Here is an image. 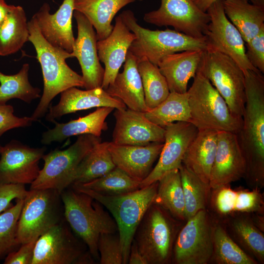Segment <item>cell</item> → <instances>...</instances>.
<instances>
[{"instance_id":"obj_35","label":"cell","mask_w":264,"mask_h":264,"mask_svg":"<svg viewBox=\"0 0 264 264\" xmlns=\"http://www.w3.org/2000/svg\"><path fill=\"white\" fill-rule=\"evenodd\" d=\"M144 114L151 122L163 128L176 122H190L187 92H170L163 102Z\"/></svg>"},{"instance_id":"obj_36","label":"cell","mask_w":264,"mask_h":264,"mask_svg":"<svg viewBox=\"0 0 264 264\" xmlns=\"http://www.w3.org/2000/svg\"><path fill=\"white\" fill-rule=\"evenodd\" d=\"M137 60V69L141 79L145 103L149 110L152 109L163 102L170 92L166 80L158 66L146 58Z\"/></svg>"},{"instance_id":"obj_4","label":"cell","mask_w":264,"mask_h":264,"mask_svg":"<svg viewBox=\"0 0 264 264\" xmlns=\"http://www.w3.org/2000/svg\"><path fill=\"white\" fill-rule=\"evenodd\" d=\"M158 182L135 191L118 195H105L94 191L71 186L86 193L101 203L112 215L119 236L123 264H128L130 250L136 229L155 197Z\"/></svg>"},{"instance_id":"obj_38","label":"cell","mask_w":264,"mask_h":264,"mask_svg":"<svg viewBox=\"0 0 264 264\" xmlns=\"http://www.w3.org/2000/svg\"><path fill=\"white\" fill-rule=\"evenodd\" d=\"M141 182L115 167L104 176L84 183L70 186L89 190L105 195H118L130 193L140 188Z\"/></svg>"},{"instance_id":"obj_3","label":"cell","mask_w":264,"mask_h":264,"mask_svg":"<svg viewBox=\"0 0 264 264\" xmlns=\"http://www.w3.org/2000/svg\"><path fill=\"white\" fill-rule=\"evenodd\" d=\"M60 195L65 220L93 258L99 260V237L103 233L118 232L115 220L101 203L86 193L72 188H66Z\"/></svg>"},{"instance_id":"obj_34","label":"cell","mask_w":264,"mask_h":264,"mask_svg":"<svg viewBox=\"0 0 264 264\" xmlns=\"http://www.w3.org/2000/svg\"><path fill=\"white\" fill-rule=\"evenodd\" d=\"M213 254L210 262L217 264H257L231 238L220 223H214Z\"/></svg>"},{"instance_id":"obj_24","label":"cell","mask_w":264,"mask_h":264,"mask_svg":"<svg viewBox=\"0 0 264 264\" xmlns=\"http://www.w3.org/2000/svg\"><path fill=\"white\" fill-rule=\"evenodd\" d=\"M137 59L128 51L123 70L105 90L110 96L122 101L128 108L142 112L149 109L145 101L141 79L137 69Z\"/></svg>"},{"instance_id":"obj_12","label":"cell","mask_w":264,"mask_h":264,"mask_svg":"<svg viewBox=\"0 0 264 264\" xmlns=\"http://www.w3.org/2000/svg\"><path fill=\"white\" fill-rule=\"evenodd\" d=\"M175 240L172 262L176 264H207L213 254L214 222L206 209L187 220Z\"/></svg>"},{"instance_id":"obj_32","label":"cell","mask_w":264,"mask_h":264,"mask_svg":"<svg viewBox=\"0 0 264 264\" xmlns=\"http://www.w3.org/2000/svg\"><path fill=\"white\" fill-rule=\"evenodd\" d=\"M109 142L97 143L74 171L71 184L84 183L100 177L116 166L109 150ZM70 185V186H71Z\"/></svg>"},{"instance_id":"obj_43","label":"cell","mask_w":264,"mask_h":264,"mask_svg":"<svg viewBox=\"0 0 264 264\" xmlns=\"http://www.w3.org/2000/svg\"><path fill=\"white\" fill-rule=\"evenodd\" d=\"M246 56L251 65L264 73V26L245 45Z\"/></svg>"},{"instance_id":"obj_46","label":"cell","mask_w":264,"mask_h":264,"mask_svg":"<svg viewBox=\"0 0 264 264\" xmlns=\"http://www.w3.org/2000/svg\"><path fill=\"white\" fill-rule=\"evenodd\" d=\"M27 191L21 184H0V214L12 206L14 199H24Z\"/></svg>"},{"instance_id":"obj_37","label":"cell","mask_w":264,"mask_h":264,"mask_svg":"<svg viewBox=\"0 0 264 264\" xmlns=\"http://www.w3.org/2000/svg\"><path fill=\"white\" fill-rule=\"evenodd\" d=\"M29 65L26 63L15 74L5 75L0 72V105L14 98L29 104L40 97V89L33 87L29 81Z\"/></svg>"},{"instance_id":"obj_8","label":"cell","mask_w":264,"mask_h":264,"mask_svg":"<svg viewBox=\"0 0 264 264\" xmlns=\"http://www.w3.org/2000/svg\"><path fill=\"white\" fill-rule=\"evenodd\" d=\"M101 142L100 137L88 134L80 135L68 148L56 149L44 154L42 157L44 167L30 184V190L53 189L61 194L70 186L72 176L83 158Z\"/></svg>"},{"instance_id":"obj_26","label":"cell","mask_w":264,"mask_h":264,"mask_svg":"<svg viewBox=\"0 0 264 264\" xmlns=\"http://www.w3.org/2000/svg\"><path fill=\"white\" fill-rule=\"evenodd\" d=\"M114 108L99 107L93 112L65 123L54 121L55 127L43 132L41 142L44 145L53 142H61L72 136L92 134L100 137L103 131L108 129L106 119Z\"/></svg>"},{"instance_id":"obj_49","label":"cell","mask_w":264,"mask_h":264,"mask_svg":"<svg viewBox=\"0 0 264 264\" xmlns=\"http://www.w3.org/2000/svg\"><path fill=\"white\" fill-rule=\"evenodd\" d=\"M218 0H192L196 6L204 12H207V10L211 5Z\"/></svg>"},{"instance_id":"obj_22","label":"cell","mask_w":264,"mask_h":264,"mask_svg":"<svg viewBox=\"0 0 264 264\" xmlns=\"http://www.w3.org/2000/svg\"><path fill=\"white\" fill-rule=\"evenodd\" d=\"M102 107L115 109L127 108L119 99L110 96L102 88L83 90L72 87L61 93L60 99L57 105L49 106L45 119L54 122L56 119L67 114Z\"/></svg>"},{"instance_id":"obj_18","label":"cell","mask_w":264,"mask_h":264,"mask_svg":"<svg viewBox=\"0 0 264 264\" xmlns=\"http://www.w3.org/2000/svg\"><path fill=\"white\" fill-rule=\"evenodd\" d=\"M112 142L118 145H145L164 143L165 128L149 120L144 112L129 108L116 109Z\"/></svg>"},{"instance_id":"obj_42","label":"cell","mask_w":264,"mask_h":264,"mask_svg":"<svg viewBox=\"0 0 264 264\" xmlns=\"http://www.w3.org/2000/svg\"><path fill=\"white\" fill-rule=\"evenodd\" d=\"M263 210V198L259 189L237 191L233 214H262Z\"/></svg>"},{"instance_id":"obj_16","label":"cell","mask_w":264,"mask_h":264,"mask_svg":"<svg viewBox=\"0 0 264 264\" xmlns=\"http://www.w3.org/2000/svg\"><path fill=\"white\" fill-rule=\"evenodd\" d=\"M198 131L189 122H176L167 126L158 160L148 176L141 182L140 188L158 181L173 170L179 169L184 154Z\"/></svg>"},{"instance_id":"obj_10","label":"cell","mask_w":264,"mask_h":264,"mask_svg":"<svg viewBox=\"0 0 264 264\" xmlns=\"http://www.w3.org/2000/svg\"><path fill=\"white\" fill-rule=\"evenodd\" d=\"M60 193L53 189L30 190L24 198L18 223L17 236L22 244L37 240L64 219Z\"/></svg>"},{"instance_id":"obj_52","label":"cell","mask_w":264,"mask_h":264,"mask_svg":"<svg viewBox=\"0 0 264 264\" xmlns=\"http://www.w3.org/2000/svg\"><path fill=\"white\" fill-rule=\"evenodd\" d=\"M1 148H2V146H1L0 145V151H1Z\"/></svg>"},{"instance_id":"obj_5","label":"cell","mask_w":264,"mask_h":264,"mask_svg":"<svg viewBox=\"0 0 264 264\" xmlns=\"http://www.w3.org/2000/svg\"><path fill=\"white\" fill-rule=\"evenodd\" d=\"M128 29L135 35L129 50L137 60L147 58L154 65L164 57L186 50L207 49L205 37L195 38L176 30H152L140 26L134 13L130 10L120 15Z\"/></svg>"},{"instance_id":"obj_13","label":"cell","mask_w":264,"mask_h":264,"mask_svg":"<svg viewBox=\"0 0 264 264\" xmlns=\"http://www.w3.org/2000/svg\"><path fill=\"white\" fill-rule=\"evenodd\" d=\"M207 13L210 21L203 32L207 49L217 50L228 56L244 73L248 70L259 71L247 59L244 41L239 30L226 17L222 0L213 3Z\"/></svg>"},{"instance_id":"obj_41","label":"cell","mask_w":264,"mask_h":264,"mask_svg":"<svg viewBox=\"0 0 264 264\" xmlns=\"http://www.w3.org/2000/svg\"><path fill=\"white\" fill-rule=\"evenodd\" d=\"M101 264H123V255L118 233L101 234L98 241Z\"/></svg>"},{"instance_id":"obj_44","label":"cell","mask_w":264,"mask_h":264,"mask_svg":"<svg viewBox=\"0 0 264 264\" xmlns=\"http://www.w3.org/2000/svg\"><path fill=\"white\" fill-rule=\"evenodd\" d=\"M226 185L214 189L213 202L216 211L222 216L233 214L237 191Z\"/></svg>"},{"instance_id":"obj_6","label":"cell","mask_w":264,"mask_h":264,"mask_svg":"<svg viewBox=\"0 0 264 264\" xmlns=\"http://www.w3.org/2000/svg\"><path fill=\"white\" fill-rule=\"evenodd\" d=\"M188 89L190 122L198 130H213L237 133L242 118L234 115L209 80L198 71Z\"/></svg>"},{"instance_id":"obj_47","label":"cell","mask_w":264,"mask_h":264,"mask_svg":"<svg viewBox=\"0 0 264 264\" xmlns=\"http://www.w3.org/2000/svg\"><path fill=\"white\" fill-rule=\"evenodd\" d=\"M37 240L22 244L17 250L5 257L3 264H32Z\"/></svg>"},{"instance_id":"obj_20","label":"cell","mask_w":264,"mask_h":264,"mask_svg":"<svg viewBox=\"0 0 264 264\" xmlns=\"http://www.w3.org/2000/svg\"><path fill=\"white\" fill-rule=\"evenodd\" d=\"M47 3H44L34 15L39 30L52 45L71 53L75 42L72 27L74 0H64L58 10L50 13Z\"/></svg>"},{"instance_id":"obj_33","label":"cell","mask_w":264,"mask_h":264,"mask_svg":"<svg viewBox=\"0 0 264 264\" xmlns=\"http://www.w3.org/2000/svg\"><path fill=\"white\" fill-rule=\"evenodd\" d=\"M228 222L229 230L239 244L258 263L264 262V235L250 217L237 216Z\"/></svg>"},{"instance_id":"obj_50","label":"cell","mask_w":264,"mask_h":264,"mask_svg":"<svg viewBox=\"0 0 264 264\" xmlns=\"http://www.w3.org/2000/svg\"><path fill=\"white\" fill-rule=\"evenodd\" d=\"M11 5H8L4 0H0V25L4 20Z\"/></svg>"},{"instance_id":"obj_19","label":"cell","mask_w":264,"mask_h":264,"mask_svg":"<svg viewBox=\"0 0 264 264\" xmlns=\"http://www.w3.org/2000/svg\"><path fill=\"white\" fill-rule=\"evenodd\" d=\"M246 165L236 133L220 131L209 185L214 189L244 177Z\"/></svg>"},{"instance_id":"obj_28","label":"cell","mask_w":264,"mask_h":264,"mask_svg":"<svg viewBox=\"0 0 264 264\" xmlns=\"http://www.w3.org/2000/svg\"><path fill=\"white\" fill-rule=\"evenodd\" d=\"M136 0H74V9L83 14L96 30L97 41L111 33V22L117 13Z\"/></svg>"},{"instance_id":"obj_23","label":"cell","mask_w":264,"mask_h":264,"mask_svg":"<svg viewBox=\"0 0 264 264\" xmlns=\"http://www.w3.org/2000/svg\"><path fill=\"white\" fill-rule=\"evenodd\" d=\"M164 143L145 145H118L109 142V150L115 166L141 182L150 174Z\"/></svg>"},{"instance_id":"obj_9","label":"cell","mask_w":264,"mask_h":264,"mask_svg":"<svg viewBox=\"0 0 264 264\" xmlns=\"http://www.w3.org/2000/svg\"><path fill=\"white\" fill-rule=\"evenodd\" d=\"M198 71L216 88L232 113L242 117L246 100L245 77L239 65L228 56L208 49L203 52Z\"/></svg>"},{"instance_id":"obj_1","label":"cell","mask_w":264,"mask_h":264,"mask_svg":"<svg viewBox=\"0 0 264 264\" xmlns=\"http://www.w3.org/2000/svg\"><path fill=\"white\" fill-rule=\"evenodd\" d=\"M244 74L246 100L237 135L245 161L244 178L249 186L260 189L264 186V77L259 71Z\"/></svg>"},{"instance_id":"obj_51","label":"cell","mask_w":264,"mask_h":264,"mask_svg":"<svg viewBox=\"0 0 264 264\" xmlns=\"http://www.w3.org/2000/svg\"><path fill=\"white\" fill-rule=\"evenodd\" d=\"M251 3L264 7V0H248Z\"/></svg>"},{"instance_id":"obj_48","label":"cell","mask_w":264,"mask_h":264,"mask_svg":"<svg viewBox=\"0 0 264 264\" xmlns=\"http://www.w3.org/2000/svg\"><path fill=\"white\" fill-rule=\"evenodd\" d=\"M128 263L129 264H147L146 260L139 252L134 240L131 246Z\"/></svg>"},{"instance_id":"obj_45","label":"cell","mask_w":264,"mask_h":264,"mask_svg":"<svg viewBox=\"0 0 264 264\" xmlns=\"http://www.w3.org/2000/svg\"><path fill=\"white\" fill-rule=\"evenodd\" d=\"M14 111L11 105H0V137L9 130L28 127L34 122L31 116L19 117L15 115Z\"/></svg>"},{"instance_id":"obj_25","label":"cell","mask_w":264,"mask_h":264,"mask_svg":"<svg viewBox=\"0 0 264 264\" xmlns=\"http://www.w3.org/2000/svg\"><path fill=\"white\" fill-rule=\"evenodd\" d=\"M203 51L186 50L168 55L158 67L165 78L170 92L186 93L191 78L196 75Z\"/></svg>"},{"instance_id":"obj_2","label":"cell","mask_w":264,"mask_h":264,"mask_svg":"<svg viewBox=\"0 0 264 264\" xmlns=\"http://www.w3.org/2000/svg\"><path fill=\"white\" fill-rule=\"evenodd\" d=\"M29 41L35 47L44 80V90L40 102L31 117L38 121L48 111L50 103L58 94L72 87H84L82 75L72 70L66 59L71 53L50 44L42 36L33 17L28 22Z\"/></svg>"},{"instance_id":"obj_27","label":"cell","mask_w":264,"mask_h":264,"mask_svg":"<svg viewBox=\"0 0 264 264\" xmlns=\"http://www.w3.org/2000/svg\"><path fill=\"white\" fill-rule=\"evenodd\" d=\"M218 133L213 130H198L182 160L183 166L207 183L216 155Z\"/></svg>"},{"instance_id":"obj_21","label":"cell","mask_w":264,"mask_h":264,"mask_svg":"<svg viewBox=\"0 0 264 264\" xmlns=\"http://www.w3.org/2000/svg\"><path fill=\"white\" fill-rule=\"evenodd\" d=\"M111 33L106 38L97 41L99 60L105 65L101 88L106 90L114 81L122 65L125 62L129 49L135 39L119 15Z\"/></svg>"},{"instance_id":"obj_7","label":"cell","mask_w":264,"mask_h":264,"mask_svg":"<svg viewBox=\"0 0 264 264\" xmlns=\"http://www.w3.org/2000/svg\"><path fill=\"white\" fill-rule=\"evenodd\" d=\"M178 221L156 204L148 208L133 237L147 264L172 262L175 240L180 230Z\"/></svg>"},{"instance_id":"obj_14","label":"cell","mask_w":264,"mask_h":264,"mask_svg":"<svg viewBox=\"0 0 264 264\" xmlns=\"http://www.w3.org/2000/svg\"><path fill=\"white\" fill-rule=\"evenodd\" d=\"M143 20L160 27L171 26L189 36L201 38L210 17L192 0H161L159 8L145 13Z\"/></svg>"},{"instance_id":"obj_40","label":"cell","mask_w":264,"mask_h":264,"mask_svg":"<svg viewBox=\"0 0 264 264\" xmlns=\"http://www.w3.org/2000/svg\"><path fill=\"white\" fill-rule=\"evenodd\" d=\"M24 199H16V203L0 214V260L21 246L18 239V223Z\"/></svg>"},{"instance_id":"obj_11","label":"cell","mask_w":264,"mask_h":264,"mask_svg":"<svg viewBox=\"0 0 264 264\" xmlns=\"http://www.w3.org/2000/svg\"><path fill=\"white\" fill-rule=\"evenodd\" d=\"M87 247L65 219L37 239L32 264H95Z\"/></svg>"},{"instance_id":"obj_39","label":"cell","mask_w":264,"mask_h":264,"mask_svg":"<svg viewBox=\"0 0 264 264\" xmlns=\"http://www.w3.org/2000/svg\"><path fill=\"white\" fill-rule=\"evenodd\" d=\"M185 201L186 219L206 209L211 188L182 165L179 168Z\"/></svg>"},{"instance_id":"obj_17","label":"cell","mask_w":264,"mask_h":264,"mask_svg":"<svg viewBox=\"0 0 264 264\" xmlns=\"http://www.w3.org/2000/svg\"><path fill=\"white\" fill-rule=\"evenodd\" d=\"M73 16L77 22L78 35L71 53L80 65L84 88L86 89L101 88L105 69L98 57L96 33L83 14L75 11Z\"/></svg>"},{"instance_id":"obj_31","label":"cell","mask_w":264,"mask_h":264,"mask_svg":"<svg viewBox=\"0 0 264 264\" xmlns=\"http://www.w3.org/2000/svg\"><path fill=\"white\" fill-rule=\"evenodd\" d=\"M153 203L167 210L178 220H186L185 201L179 169L173 170L158 181Z\"/></svg>"},{"instance_id":"obj_30","label":"cell","mask_w":264,"mask_h":264,"mask_svg":"<svg viewBox=\"0 0 264 264\" xmlns=\"http://www.w3.org/2000/svg\"><path fill=\"white\" fill-rule=\"evenodd\" d=\"M29 36L26 14L21 6L11 5L0 25V56H8L20 50Z\"/></svg>"},{"instance_id":"obj_15","label":"cell","mask_w":264,"mask_h":264,"mask_svg":"<svg viewBox=\"0 0 264 264\" xmlns=\"http://www.w3.org/2000/svg\"><path fill=\"white\" fill-rule=\"evenodd\" d=\"M45 151L44 147L31 148L17 140L2 146L0 184H31L39 174V161Z\"/></svg>"},{"instance_id":"obj_29","label":"cell","mask_w":264,"mask_h":264,"mask_svg":"<svg viewBox=\"0 0 264 264\" xmlns=\"http://www.w3.org/2000/svg\"><path fill=\"white\" fill-rule=\"evenodd\" d=\"M224 13L246 43L264 26V7L246 0H222Z\"/></svg>"},{"instance_id":"obj_53","label":"cell","mask_w":264,"mask_h":264,"mask_svg":"<svg viewBox=\"0 0 264 264\" xmlns=\"http://www.w3.org/2000/svg\"><path fill=\"white\" fill-rule=\"evenodd\" d=\"M138 0V1H142L143 0Z\"/></svg>"}]
</instances>
